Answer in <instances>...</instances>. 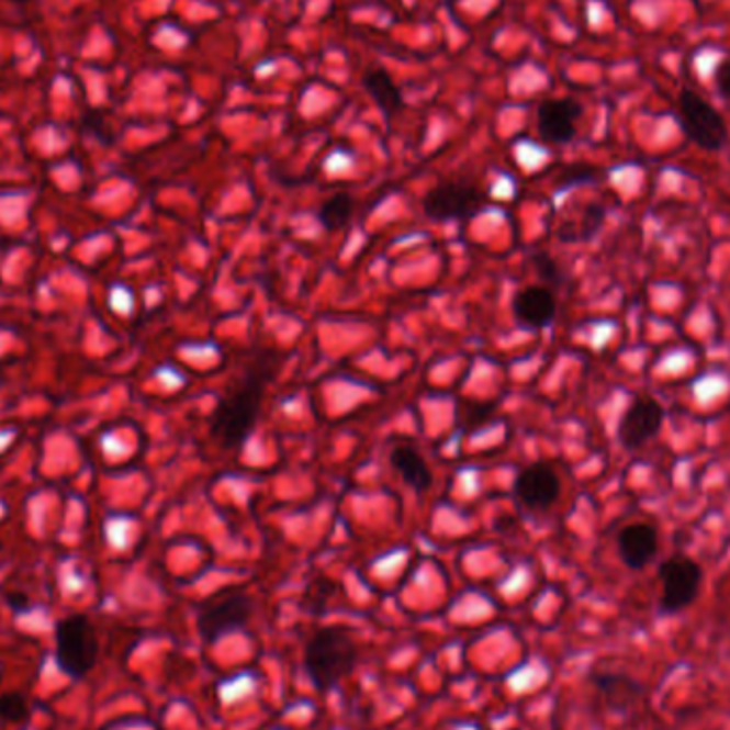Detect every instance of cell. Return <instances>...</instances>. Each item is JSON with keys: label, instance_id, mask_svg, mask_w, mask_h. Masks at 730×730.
Here are the masks:
<instances>
[{"label": "cell", "instance_id": "obj_11", "mask_svg": "<svg viewBox=\"0 0 730 730\" xmlns=\"http://www.w3.org/2000/svg\"><path fill=\"white\" fill-rule=\"evenodd\" d=\"M579 115L581 105L573 99L544 101L538 108V133L551 144H569L575 137Z\"/></svg>", "mask_w": 730, "mask_h": 730}, {"label": "cell", "instance_id": "obj_21", "mask_svg": "<svg viewBox=\"0 0 730 730\" xmlns=\"http://www.w3.org/2000/svg\"><path fill=\"white\" fill-rule=\"evenodd\" d=\"M11 438H13V431H0V451L11 442Z\"/></svg>", "mask_w": 730, "mask_h": 730}, {"label": "cell", "instance_id": "obj_16", "mask_svg": "<svg viewBox=\"0 0 730 730\" xmlns=\"http://www.w3.org/2000/svg\"><path fill=\"white\" fill-rule=\"evenodd\" d=\"M352 207L355 199L348 192H338L323 203V207L318 210V221L327 231L342 229L352 214Z\"/></svg>", "mask_w": 730, "mask_h": 730}, {"label": "cell", "instance_id": "obj_10", "mask_svg": "<svg viewBox=\"0 0 730 730\" xmlns=\"http://www.w3.org/2000/svg\"><path fill=\"white\" fill-rule=\"evenodd\" d=\"M658 547V530L645 521L628 524L617 535V553L624 566L630 571H645L655 560Z\"/></svg>", "mask_w": 730, "mask_h": 730}, {"label": "cell", "instance_id": "obj_7", "mask_svg": "<svg viewBox=\"0 0 730 730\" xmlns=\"http://www.w3.org/2000/svg\"><path fill=\"white\" fill-rule=\"evenodd\" d=\"M255 614V600L246 594H233L210 607L196 617V630L207 643H216L231 632L244 628Z\"/></svg>", "mask_w": 730, "mask_h": 730}, {"label": "cell", "instance_id": "obj_19", "mask_svg": "<svg viewBox=\"0 0 730 730\" xmlns=\"http://www.w3.org/2000/svg\"><path fill=\"white\" fill-rule=\"evenodd\" d=\"M716 90L718 94L730 103V56H727L718 67H716Z\"/></svg>", "mask_w": 730, "mask_h": 730}, {"label": "cell", "instance_id": "obj_9", "mask_svg": "<svg viewBox=\"0 0 730 730\" xmlns=\"http://www.w3.org/2000/svg\"><path fill=\"white\" fill-rule=\"evenodd\" d=\"M562 483L558 472L547 463H535L519 472L515 481V494L528 508L544 510L560 498Z\"/></svg>", "mask_w": 730, "mask_h": 730}, {"label": "cell", "instance_id": "obj_3", "mask_svg": "<svg viewBox=\"0 0 730 730\" xmlns=\"http://www.w3.org/2000/svg\"><path fill=\"white\" fill-rule=\"evenodd\" d=\"M658 579H660L658 611L660 615L673 617L688 611L698 600L705 581V571L690 555L675 553L660 564Z\"/></svg>", "mask_w": 730, "mask_h": 730}, {"label": "cell", "instance_id": "obj_4", "mask_svg": "<svg viewBox=\"0 0 730 730\" xmlns=\"http://www.w3.org/2000/svg\"><path fill=\"white\" fill-rule=\"evenodd\" d=\"M97 653L94 628L83 615H71L56 626V662L63 673L81 680L94 666Z\"/></svg>", "mask_w": 730, "mask_h": 730}, {"label": "cell", "instance_id": "obj_2", "mask_svg": "<svg viewBox=\"0 0 730 730\" xmlns=\"http://www.w3.org/2000/svg\"><path fill=\"white\" fill-rule=\"evenodd\" d=\"M359 660V645L350 630L340 626L321 628L310 641L304 653L310 684L316 690H332L346 677Z\"/></svg>", "mask_w": 730, "mask_h": 730}, {"label": "cell", "instance_id": "obj_18", "mask_svg": "<svg viewBox=\"0 0 730 730\" xmlns=\"http://www.w3.org/2000/svg\"><path fill=\"white\" fill-rule=\"evenodd\" d=\"M535 268H537L540 280H544V282H555V284H560L562 278H564L562 269L558 268V263H555L549 255H544V252L535 257Z\"/></svg>", "mask_w": 730, "mask_h": 730}, {"label": "cell", "instance_id": "obj_13", "mask_svg": "<svg viewBox=\"0 0 730 730\" xmlns=\"http://www.w3.org/2000/svg\"><path fill=\"white\" fill-rule=\"evenodd\" d=\"M391 465L395 472L417 492H425L431 485V472L422 453L413 447H395L391 451Z\"/></svg>", "mask_w": 730, "mask_h": 730}, {"label": "cell", "instance_id": "obj_6", "mask_svg": "<svg viewBox=\"0 0 730 730\" xmlns=\"http://www.w3.org/2000/svg\"><path fill=\"white\" fill-rule=\"evenodd\" d=\"M664 419L666 413L658 400L652 395H639L624 408L617 422V442L626 451H637L660 434Z\"/></svg>", "mask_w": 730, "mask_h": 730}, {"label": "cell", "instance_id": "obj_20", "mask_svg": "<svg viewBox=\"0 0 730 730\" xmlns=\"http://www.w3.org/2000/svg\"><path fill=\"white\" fill-rule=\"evenodd\" d=\"M112 307L114 310H117V312H122V314H128L131 312V307H133V297H131V293H128V289H124V287H114V291H112Z\"/></svg>", "mask_w": 730, "mask_h": 730}, {"label": "cell", "instance_id": "obj_12", "mask_svg": "<svg viewBox=\"0 0 730 730\" xmlns=\"http://www.w3.org/2000/svg\"><path fill=\"white\" fill-rule=\"evenodd\" d=\"M515 318L528 329H544L553 323L558 302L551 289L542 284H532L521 289L513 302Z\"/></svg>", "mask_w": 730, "mask_h": 730}, {"label": "cell", "instance_id": "obj_1", "mask_svg": "<svg viewBox=\"0 0 730 730\" xmlns=\"http://www.w3.org/2000/svg\"><path fill=\"white\" fill-rule=\"evenodd\" d=\"M276 363L269 359H261L244 379V383L233 389L225 400H221L214 419H212V434L223 442L227 449H237L250 436L259 408L263 389L268 384Z\"/></svg>", "mask_w": 730, "mask_h": 730}, {"label": "cell", "instance_id": "obj_17", "mask_svg": "<svg viewBox=\"0 0 730 730\" xmlns=\"http://www.w3.org/2000/svg\"><path fill=\"white\" fill-rule=\"evenodd\" d=\"M26 716H29V707L20 694L9 692V694L0 696V718L18 722V720H24Z\"/></svg>", "mask_w": 730, "mask_h": 730}, {"label": "cell", "instance_id": "obj_5", "mask_svg": "<svg viewBox=\"0 0 730 730\" xmlns=\"http://www.w3.org/2000/svg\"><path fill=\"white\" fill-rule=\"evenodd\" d=\"M680 124L692 144L707 153H720L729 144V128L720 112L694 90L680 94Z\"/></svg>", "mask_w": 730, "mask_h": 730}, {"label": "cell", "instance_id": "obj_8", "mask_svg": "<svg viewBox=\"0 0 730 730\" xmlns=\"http://www.w3.org/2000/svg\"><path fill=\"white\" fill-rule=\"evenodd\" d=\"M425 214L434 221H460L481 207V192L472 184L447 182L436 187L423 201Z\"/></svg>", "mask_w": 730, "mask_h": 730}, {"label": "cell", "instance_id": "obj_15", "mask_svg": "<svg viewBox=\"0 0 730 730\" xmlns=\"http://www.w3.org/2000/svg\"><path fill=\"white\" fill-rule=\"evenodd\" d=\"M363 86L374 97V101L381 105L384 114L393 115L402 110V94H400L397 86L393 83V79L386 76V71L383 69L370 71L368 76L363 77Z\"/></svg>", "mask_w": 730, "mask_h": 730}, {"label": "cell", "instance_id": "obj_14", "mask_svg": "<svg viewBox=\"0 0 730 730\" xmlns=\"http://www.w3.org/2000/svg\"><path fill=\"white\" fill-rule=\"evenodd\" d=\"M594 686L614 707H617V700H621V707H628L639 694H643V686L637 684V680L621 673H598Z\"/></svg>", "mask_w": 730, "mask_h": 730}]
</instances>
